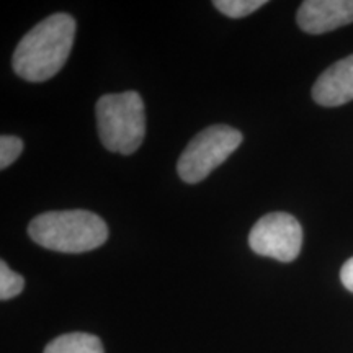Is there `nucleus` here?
Wrapping results in <instances>:
<instances>
[{
	"instance_id": "obj_1",
	"label": "nucleus",
	"mask_w": 353,
	"mask_h": 353,
	"mask_svg": "<svg viewBox=\"0 0 353 353\" xmlns=\"http://www.w3.org/2000/svg\"><path fill=\"white\" fill-rule=\"evenodd\" d=\"M76 20L68 13H54L30 30L20 39L12 57L17 76L28 82L54 77L72 51Z\"/></svg>"
},
{
	"instance_id": "obj_2",
	"label": "nucleus",
	"mask_w": 353,
	"mask_h": 353,
	"mask_svg": "<svg viewBox=\"0 0 353 353\" xmlns=\"http://www.w3.org/2000/svg\"><path fill=\"white\" fill-rule=\"evenodd\" d=\"M33 242L63 254H83L99 249L108 239V226L99 214L85 210L50 211L28 226Z\"/></svg>"
},
{
	"instance_id": "obj_3",
	"label": "nucleus",
	"mask_w": 353,
	"mask_h": 353,
	"mask_svg": "<svg viewBox=\"0 0 353 353\" xmlns=\"http://www.w3.org/2000/svg\"><path fill=\"white\" fill-rule=\"evenodd\" d=\"M101 144L125 156L136 152L145 136V108L138 92L100 97L95 107Z\"/></svg>"
},
{
	"instance_id": "obj_4",
	"label": "nucleus",
	"mask_w": 353,
	"mask_h": 353,
	"mask_svg": "<svg viewBox=\"0 0 353 353\" xmlns=\"http://www.w3.org/2000/svg\"><path fill=\"white\" fill-rule=\"evenodd\" d=\"M242 132L228 125H213L190 141L176 162V172L187 183L205 180L242 144Z\"/></svg>"
},
{
	"instance_id": "obj_5",
	"label": "nucleus",
	"mask_w": 353,
	"mask_h": 353,
	"mask_svg": "<svg viewBox=\"0 0 353 353\" xmlns=\"http://www.w3.org/2000/svg\"><path fill=\"white\" fill-rule=\"evenodd\" d=\"M249 245L262 257L293 262L301 252L303 228L299 221L288 213L265 214L250 231Z\"/></svg>"
},
{
	"instance_id": "obj_6",
	"label": "nucleus",
	"mask_w": 353,
	"mask_h": 353,
	"mask_svg": "<svg viewBox=\"0 0 353 353\" xmlns=\"http://www.w3.org/2000/svg\"><path fill=\"white\" fill-rule=\"evenodd\" d=\"M303 32L321 34L353 23V0H306L296 15Z\"/></svg>"
},
{
	"instance_id": "obj_7",
	"label": "nucleus",
	"mask_w": 353,
	"mask_h": 353,
	"mask_svg": "<svg viewBox=\"0 0 353 353\" xmlns=\"http://www.w3.org/2000/svg\"><path fill=\"white\" fill-rule=\"evenodd\" d=\"M312 99L322 107H341L353 100V54L321 74L312 87Z\"/></svg>"
},
{
	"instance_id": "obj_8",
	"label": "nucleus",
	"mask_w": 353,
	"mask_h": 353,
	"mask_svg": "<svg viewBox=\"0 0 353 353\" xmlns=\"http://www.w3.org/2000/svg\"><path fill=\"white\" fill-rule=\"evenodd\" d=\"M44 353H105L97 335L72 332L64 334L48 343Z\"/></svg>"
},
{
	"instance_id": "obj_9",
	"label": "nucleus",
	"mask_w": 353,
	"mask_h": 353,
	"mask_svg": "<svg viewBox=\"0 0 353 353\" xmlns=\"http://www.w3.org/2000/svg\"><path fill=\"white\" fill-rule=\"evenodd\" d=\"M214 7L229 19H244L252 15L260 7H263L265 0H214Z\"/></svg>"
},
{
	"instance_id": "obj_10",
	"label": "nucleus",
	"mask_w": 353,
	"mask_h": 353,
	"mask_svg": "<svg viewBox=\"0 0 353 353\" xmlns=\"http://www.w3.org/2000/svg\"><path fill=\"white\" fill-rule=\"evenodd\" d=\"M23 276L12 272L10 268H8V265L2 260V262H0V299H2V301H7V299L15 298L17 294H20L21 291H23Z\"/></svg>"
},
{
	"instance_id": "obj_11",
	"label": "nucleus",
	"mask_w": 353,
	"mask_h": 353,
	"mask_svg": "<svg viewBox=\"0 0 353 353\" xmlns=\"http://www.w3.org/2000/svg\"><path fill=\"white\" fill-rule=\"evenodd\" d=\"M23 151V141L17 136H2L0 138V169L10 167Z\"/></svg>"
},
{
	"instance_id": "obj_12",
	"label": "nucleus",
	"mask_w": 353,
	"mask_h": 353,
	"mask_svg": "<svg viewBox=\"0 0 353 353\" xmlns=\"http://www.w3.org/2000/svg\"><path fill=\"white\" fill-rule=\"evenodd\" d=\"M341 280H342V285L353 293V257L348 259L347 262L343 263L341 270Z\"/></svg>"
}]
</instances>
